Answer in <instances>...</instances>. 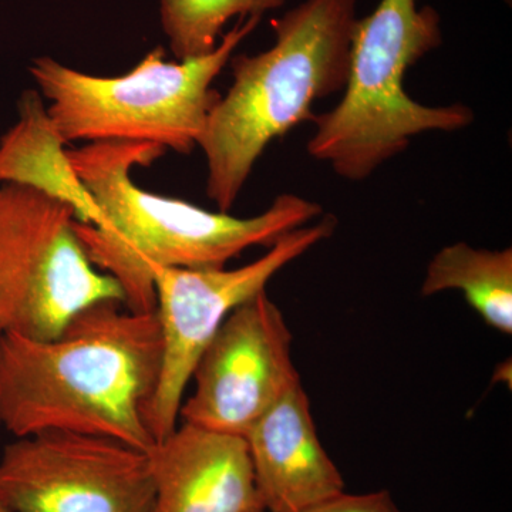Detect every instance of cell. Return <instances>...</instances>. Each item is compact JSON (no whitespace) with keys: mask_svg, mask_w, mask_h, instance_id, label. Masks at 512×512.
<instances>
[{"mask_svg":"<svg viewBox=\"0 0 512 512\" xmlns=\"http://www.w3.org/2000/svg\"><path fill=\"white\" fill-rule=\"evenodd\" d=\"M76 212L45 192L0 184V330L50 339L83 309L124 302L76 234Z\"/></svg>","mask_w":512,"mask_h":512,"instance_id":"8992f818","label":"cell"},{"mask_svg":"<svg viewBox=\"0 0 512 512\" xmlns=\"http://www.w3.org/2000/svg\"><path fill=\"white\" fill-rule=\"evenodd\" d=\"M244 440L266 512H298L345 491L339 468L320 443L302 382L256 421Z\"/></svg>","mask_w":512,"mask_h":512,"instance_id":"30bf717a","label":"cell"},{"mask_svg":"<svg viewBox=\"0 0 512 512\" xmlns=\"http://www.w3.org/2000/svg\"><path fill=\"white\" fill-rule=\"evenodd\" d=\"M0 456V500L15 512H151L153 468L147 451L120 441L43 431Z\"/></svg>","mask_w":512,"mask_h":512,"instance_id":"ba28073f","label":"cell"},{"mask_svg":"<svg viewBox=\"0 0 512 512\" xmlns=\"http://www.w3.org/2000/svg\"><path fill=\"white\" fill-rule=\"evenodd\" d=\"M161 356L156 312L121 301L94 303L50 339L3 335L0 426L15 437L67 431L150 453Z\"/></svg>","mask_w":512,"mask_h":512,"instance_id":"6da1fadb","label":"cell"},{"mask_svg":"<svg viewBox=\"0 0 512 512\" xmlns=\"http://www.w3.org/2000/svg\"><path fill=\"white\" fill-rule=\"evenodd\" d=\"M259 22L238 19L212 52L194 59L168 62L156 47L120 76L80 72L49 56L36 57L29 73L66 146L127 141L190 154L221 96L212 89L215 77Z\"/></svg>","mask_w":512,"mask_h":512,"instance_id":"5b68a950","label":"cell"},{"mask_svg":"<svg viewBox=\"0 0 512 512\" xmlns=\"http://www.w3.org/2000/svg\"><path fill=\"white\" fill-rule=\"evenodd\" d=\"M293 336L266 291L234 309L204 349L194 392L181 404L183 423L245 439L292 386L302 382L292 360Z\"/></svg>","mask_w":512,"mask_h":512,"instance_id":"9c48e42d","label":"cell"},{"mask_svg":"<svg viewBox=\"0 0 512 512\" xmlns=\"http://www.w3.org/2000/svg\"><path fill=\"white\" fill-rule=\"evenodd\" d=\"M298 512H403L392 494L386 490L366 494H348L345 491L303 508Z\"/></svg>","mask_w":512,"mask_h":512,"instance_id":"9a60e30c","label":"cell"},{"mask_svg":"<svg viewBox=\"0 0 512 512\" xmlns=\"http://www.w3.org/2000/svg\"><path fill=\"white\" fill-rule=\"evenodd\" d=\"M0 184L45 192L70 205L77 220L103 227V215L73 170L66 144L39 94H25L18 123L0 138Z\"/></svg>","mask_w":512,"mask_h":512,"instance_id":"7c38bea8","label":"cell"},{"mask_svg":"<svg viewBox=\"0 0 512 512\" xmlns=\"http://www.w3.org/2000/svg\"><path fill=\"white\" fill-rule=\"evenodd\" d=\"M443 43L439 12L417 0H380L353 29L348 82L335 109L313 114L306 148L339 177L363 181L430 131L463 130L474 111L464 104L431 107L404 89L407 70Z\"/></svg>","mask_w":512,"mask_h":512,"instance_id":"277c9868","label":"cell"},{"mask_svg":"<svg viewBox=\"0 0 512 512\" xmlns=\"http://www.w3.org/2000/svg\"><path fill=\"white\" fill-rule=\"evenodd\" d=\"M356 20V0H303L272 22L274 46L231 57L232 84L198 144L218 211H231L272 141L311 120L316 101L343 92Z\"/></svg>","mask_w":512,"mask_h":512,"instance_id":"3957f363","label":"cell"},{"mask_svg":"<svg viewBox=\"0 0 512 512\" xmlns=\"http://www.w3.org/2000/svg\"><path fill=\"white\" fill-rule=\"evenodd\" d=\"M148 454L151 512H266L244 439L183 423Z\"/></svg>","mask_w":512,"mask_h":512,"instance_id":"8fae6325","label":"cell"},{"mask_svg":"<svg viewBox=\"0 0 512 512\" xmlns=\"http://www.w3.org/2000/svg\"><path fill=\"white\" fill-rule=\"evenodd\" d=\"M336 228L335 215H322L315 224L303 225L279 238L261 258L235 269H154V312L163 356L148 424L157 443L177 429L195 365L229 313L266 291L268 282L281 269L332 237Z\"/></svg>","mask_w":512,"mask_h":512,"instance_id":"52a82bcc","label":"cell"},{"mask_svg":"<svg viewBox=\"0 0 512 512\" xmlns=\"http://www.w3.org/2000/svg\"><path fill=\"white\" fill-rule=\"evenodd\" d=\"M460 291L490 328L512 333V249L474 248L456 242L427 265L421 296Z\"/></svg>","mask_w":512,"mask_h":512,"instance_id":"4fadbf2b","label":"cell"},{"mask_svg":"<svg viewBox=\"0 0 512 512\" xmlns=\"http://www.w3.org/2000/svg\"><path fill=\"white\" fill-rule=\"evenodd\" d=\"M285 0H160L161 25L177 60L212 52L229 20L251 18L284 6Z\"/></svg>","mask_w":512,"mask_h":512,"instance_id":"5bb4252c","label":"cell"},{"mask_svg":"<svg viewBox=\"0 0 512 512\" xmlns=\"http://www.w3.org/2000/svg\"><path fill=\"white\" fill-rule=\"evenodd\" d=\"M164 153L154 144L127 141L67 148L104 218L103 227L76 221L77 237L93 265L119 284L124 305L133 311L156 309L154 269L224 268L247 249L271 248L323 214L318 202L291 192L278 195L262 214L239 218L138 187L134 168L148 167Z\"/></svg>","mask_w":512,"mask_h":512,"instance_id":"7a4b0ae2","label":"cell"},{"mask_svg":"<svg viewBox=\"0 0 512 512\" xmlns=\"http://www.w3.org/2000/svg\"><path fill=\"white\" fill-rule=\"evenodd\" d=\"M2 336H3V333H2V330H0V342H2Z\"/></svg>","mask_w":512,"mask_h":512,"instance_id":"e0dca14e","label":"cell"},{"mask_svg":"<svg viewBox=\"0 0 512 512\" xmlns=\"http://www.w3.org/2000/svg\"><path fill=\"white\" fill-rule=\"evenodd\" d=\"M0 512H15L12 508L8 507L2 500H0Z\"/></svg>","mask_w":512,"mask_h":512,"instance_id":"2e32d148","label":"cell"}]
</instances>
